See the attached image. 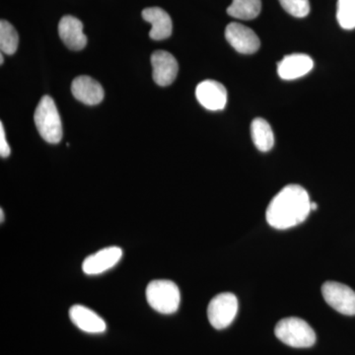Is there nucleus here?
<instances>
[{"label":"nucleus","mask_w":355,"mask_h":355,"mask_svg":"<svg viewBox=\"0 0 355 355\" xmlns=\"http://www.w3.org/2000/svg\"><path fill=\"white\" fill-rule=\"evenodd\" d=\"M146 299L153 310L161 314H174L179 309L181 294L171 280H153L146 288Z\"/></svg>","instance_id":"4"},{"label":"nucleus","mask_w":355,"mask_h":355,"mask_svg":"<svg viewBox=\"0 0 355 355\" xmlns=\"http://www.w3.org/2000/svg\"><path fill=\"white\" fill-rule=\"evenodd\" d=\"M318 205L316 202H311V210H317Z\"/></svg>","instance_id":"22"},{"label":"nucleus","mask_w":355,"mask_h":355,"mask_svg":"<svg viewBox=\"0 0 355 355\" xmlns=\"http://www.w3.org/2000/svg\"><path fill=\"white\" fill-rule=\"evenodd\" d=\"M284 10L294 17H306L310 12L309 0H279Z\"/></svg>","instance_id":"20"},{"label":"nucleus","mask_w":355,"mask_h":355,"mask_svg":"<svg viewBox=\"0 0 355 355\" xmlns=\"http://www.w3.org/2000/svg\"><path fill=\"white\" fill-rule=\"evenodd\" d=\"M0 217H1V219H0V220H1V222H3V217H4V212H3V210H0Z\"/></svg>","instance_id":"23"},{"label":"nucleus","mask_w":355,"mask_h":355,"mask_svg":"<svg viewBox=\"0 0 355 355\" xmlns=\"http://www.w3.org/2000/svg\"><path fill=\"white\" fill-rule=\"evenodd\" d=\"M19 37L15 28L6 20L0 22V50L6 55H14L17 51Z\"/></svg>","instance_id":"18"},{"label":"nucleus","mask_w":355,"mask_h":355,"mask_svg":"<svg viewBox=\"0 0 355 355\" xmlns=\"http://www.w3.org/2000/svg\"><path fill=\"white\" fill-rule=\"evenodd\" d=\"M142 17L146 22L150 23L153 28L149 37L155 41L169 38L172 35V20L169 14L159 7H149L142 11Z\"/></svg>","instance_id":"15"},{"label":"nucleus","mask_w":355,"mask_h":355,"mask_svg":"<svg viewBox=\"0 0 355 355\" xmlns=\"http://www.w3.org/2000/svg\"><path fill=\"white\" fill-rule=\"evenodd\" d=\"M58 35L70 50L81 51L87 44L83 22L73 16L67 15L62 18L58 24Z\"/></svg>","instance_id":"11"},{"label":"nucleus","mask_w":355,"mask_h":355,"mask_svg":"<svg viewBox=\"0 0 355 355\" xmlns=\"http://www.w3.org/2000/svg\"><path fill=\"white\" fill-rule=\"evenodd\" d=\"M314 67V62L304 53L286 55L277 64V73L284 80H294L309 73Z\"/></svg>","instance_id":"12"},{"label":"nucleus","mask_w":355,"mask_h":355,"mask_svg":"<svg viewBox=\"0 0 355 355\" xmlns=\"http://www.w3.org/2000/svg\"><path fill=\"white\" fill-rule=\"evenodd\" d=\"M322 294L333 309L347 316L355 315V291L349 286L336 282H324Z\"/></svg>","instance_id":"6"},{"label":"nucleus","mask_w":355,"mask_h":355,"mask_svg":"<svg viewBox=\"0 0 355 355\" xmlns=\"http://www.w3.org/2000/svg\"><path fill=\"white\" fill-rule=\"evenodd\" d=\"M35 125L43 139L57 144L62 139V125L55 103L50 96H44L34 114Z\"/></svg>","instance_id":"2"},{"label":"nucleus","mask_w":355,"mask_h":355,"mask_svg":"<svg viewBox=\"0 0 355 355\" xmlns=\"http://www.w3.org/2000/svg\"><path fill=\"white\" fill-rule=\"evenodd\" d=\"M4 60H3V53H1V55H0V64H3Z\"/></svg>","instance_id":"24"},{"label":"nucleus","mask_w":355,"mask_h":355,"mask_svg":"<svg viewBox=\"0 0 355 355\" xmlns=\"http://www.w3.org/2000/svg\"><path fill=\"white\" fill-rule=\"evenodd\" d=\"M10 146L7 144L6 130H4L3 123H0V155L2 158H7L10 155Z\"/></svg>","instance_id":"21"},{"label":"nucleus","mask_w":355,"mask_h":355,"mask_svg":"<svg viewBox=\"0 0 355 355\" xmlns=\"http://www.w3.org/2000/svg\"><path fill=\"white\" fill-rule=\"evenodd\" d=\"M237 312V297L230 292H223L210 301L207 307V318L214 329L223 330L232 324Z\"/></svg>","instance_id":"5"},{"label":"nucleus","mask_w":355,"mask_h":355,"mask_svg":"<svg viewBox=\"0 0 355 355\" xmlns=\"http://www.w3.org/2000/svg\"><path fill=\"white\" fill-rule=\"evenodd\" d=\"M153 80L159 86H168L176 79L179 65L172 53L157 51L151 55Z\"/></svg>","instance_id":"10"},{"label":"nucleus","mask_w":355,"mask_h":355,"mask_svg":"<svg viewBox=\"0 0 355 355\" xmlns=\"http://www.w3.org/2000/svg\"><path fill=\"white\" fill-rule=\"evenodd\" d=\"M198 103L209 111H220L227 104V90L216 80H205L196 89Z\"/></svg>","instance_id":"8"},{"label":"nucleus","mask_w":355,"mask_h":355,"mask_svg":"<svg viewBox=\"0 0 355 355\" xmlns=\"http://www.w3.org/2000/svg\"><path fill=\"white\" fill-rule=\"evenodd\" d=\"M275 333L280 342L295 349L311 347L316 343L314 330L300 318L289 317L280 320Z\"/></svg>","instance_id":"3"},{"label":"nucleus","mask_w":355,"mask_h":355,"mask_svg":"<svg viewBox=\"0 0 355 355\" xmlns=\"http://www.w3.org/2000/svg\"><path fill=\"white\" fill-rule=\"evenodd\" d=\"M69 317L72 323L85 333L102 334L106 331V322L97 313L85 306H72L69 310Z\"/></svg>","instance_id":"14"},{"label":"nucleus","mask_w":355,"mask_h":355,"mask_svg":"<svg viewBox=\"0 0 355 355\" xmlns=\"http://www.w3.org/2000/svg\"><path fill=\"white\" fill-rule=\"evenodd\" d=\"M252 139L261 153H268L275 146V135L270 123L261 118L254 119L251 125Z\"/></svg>","instance_id":"16"},{"label":"nucleus","mask_w":355,"mask_h":355,"mask_svg":"<svg viewBox=\"0 0 355 355\" xmlns=\"http://www.w3.org/2000/svg\"><path fill=\"white\" fill-rule=\"evenodd\" d=\"M311 211L310 197L299 184H288L273 197L266 209V221L272 227L284 230L305 221Z\"/></svg>","instance_id":"1"},{"label":"nucleus","mask_w":355,"mask_h":355,"mask_svg":"<svg viewBox=\"0 0 355 355\" xmlns=\"http://www.w3.org/2000/svg\"><path fill=\"white\" fill-rule=\"evenodd\" d=\"M123 257V250L120 247L105 248L91 254L84 260L83 270L88 275H101L114 268Z\"/></svg>","instance_id":"9"},{"label":"nucleus","mask_w":355,"mask_h":355,"mask_svg":"<svg viewBox=\"0 0 355 355\" xmlns=\"http://www.w3.org/2000/svg\"><path fill=\"white\" fill-rule=\"evenodd\" d=\"M261 10V0H233L227 13L236 19L253 20L260 15Z\"/></svg>","instance_id":"17"},{"label":"nucleus","mask_w":355,"mask_h":355,"mask_svg":"<svg viewBox=\"0 0 355 355\" xmlns=\"http://www.w3.org/2000/svg\"><path fill=\"white\" fill-rule=\"evenodd\" d=\"M74 98L89 106L100 104L104 99L105 92L101 84L89 76H78L71 85Z\"/></svg>","instance_id":"13"},{"label":"nucleus","mask_w":355,"mask_h":355,"mask_svg":"<svg viewBox=\"0 0 355 355\" xmlns=\"http://www.w3.org/2000/svg\"><path fill=\"white\" fill-rule=\"evenodd\" d=\"M336 19L343 29H355V0H338Z\"/></svg>","instance_id":"19"},{"label":"nucleus","mask_w":355,"mask_h":355,"mask_svg":"<svg viewBox=\"0 0 355 355\" xmlns=\"http://www.w3.org/2000/svg\"><path fill=\"white\" fill-rule=\"evenodd\" d=\"M225 38L238 53L252 55L259 51L261 42L256 33L240 23H230L226 27Z\"/></svg>","instance_id":"7"}]
</instances>
